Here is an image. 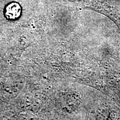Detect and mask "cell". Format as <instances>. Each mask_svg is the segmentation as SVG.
<instances>
[{
    "instance_id": "cell-1",
    "label": "cell",
    "mask_w": 120,
    "mask_h": 120,
    "mask_svg": "<svg viewBox=\"0 0 120 120\" xmlns=\"http://www.w3.org/2000/svg\"><path fill=\"white\" fill-rule=\"evenodd\" d=\"M21 12V10L19 4L17 3H12L7 6L5 15L7 19L13 20L19 17Z\"/></svg>"
}]
</instances>
